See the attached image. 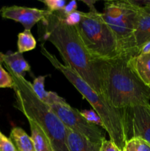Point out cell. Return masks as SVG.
I'll use <instances>...</instances> for the list:
<instances>
[{
	"mask_svg": "<svg viewBox=\"0 0 150 151\" xmlns=\"http://www.w3.org/2000/svg\"><path fill=\"white\" fill-rule=\"evenodd\" d=\"M42 38L58 50L65 65L79 75L96 92L102 94L99 62L85 49L76 27L68 25L57 12L41 21Z\"/></svg>",
	"mask_w": 150,
	"mask_h": 151,
	"instance_id": "obj_1",
	"label": "cell"
},
{
	"mask_svg": "<svg viewBox=\"0 0 150 151\" xmlns=\"http://www.w3.org/2000/svg\"><path fill=\"white\" fill-rule=\"evenodd\" d=\"M129 58L98 60L102 95L116 109L150 105V89L134 72Z\"/></svg>",
	"mask_w": 150,
	"mask_h": 151,
	"instance_id": "obj_2",
	"label": "cell"
},
{
	"mask_svg": "<svg viewBox=\"0 0 150 151\" xmlns=\"http://www.w3.org/2000/svg\"><path fill=\"white\" fill-rule=\"evenodd\" d=\"M41 52L90 103L93 110L101 118L103 129L108 134L110 139L122 150L127 141L125 126V109H119L113 107L102 94L96 92L76 72L60 63L54 55L44 47V44L41 46Z\"/></svg>",
	"mask_w": 150,
	"mask_h": 151,
	"instance_id": "obj_3",
	"label": "cell"
},
{
	"mask_svg": "<svg viewBox=\"0 0 150 151\" xmlns=\"http://www.w3.org/2000/svg\"><path fill=\"white\" fill-rule=\"evenodd\" d=\"M14 82L16 107L27 119L38 124L51 141L54 151H69L66 145L67 128L49 105L34 92L32 83L8 70Z\"/></svg>",
	"mask_w": 150,
	"mask_h": 151,
	"instance_id": "obj_4",
	"label": "cell"
},
{
	"mask_svg": "<svg viewBox=\"0 0 150 151\" xmlns=\"http://www.w3.org/2000/svg\"><path fill=\"white\" fill-rule=\"evenodd\" d=\"M140 7L138 1L131 0L104 2L103 17L116 38L119 57L138 55L135 31Z\"/></svg>",
	"mask_w": 150,
	"mask_h": 151,
	"instance_id": "obj_5",
	"label": "cell"
},
{
	"mask_svg": "<svg viewBox=\"0 0 150 151\" xmlns=\"http://www.w3.org/2000/svg\"><path fill=\"white\" fill-rule=\"evenodd\" d=\"M76 28L85 49L94 60H108L119 57L116 38L102 13L97 11L95 7L88 12H82V19Z\"/></svg>",
	"mask_w": 150,
	"mask_h": 151,
	"instance_id": "obj_6",
	"label": "cell"
},
{
	"mask_svg": "<svg viewBox=\"0 0 150 151\" xmlns=\"http://www.w3.org/2000/svg\"><path fill=\"white\" fill-rule=\"evenodd\" d=\"M50 107L68 129L95 142H102L106 139L104 129L87 121L80 111L72 108L67 102L53 104Z\"/></svg>",
	"mask_w": 150,
	"mask_h": 151,
	"instance_id": "obj_7",
	"label": "cell"
},
{
	"mask_svg": "<svg viewBox=\"0 0 150 151\" xmlns=\"http://www.w3.org/2000/svg\"><path fill=\"white\" fill-rule=\"evenodd\" d=\"M127 140L140 138L150 145V105H138L125 109Z\"/></svg>",
	"mask_w": 150,
	"mask_h": 151,
	"instance_id": "obj_8",
	"label": "cell"
},
{
	"mask_svg": "<svg viewBox=\"0 0 150 151\" xmlns=\"http://www.w3.org/2000/svg\"><path fill=\"white\" fill-rule=\"evenodd\" d=\"M51 13L47 10L12 5L0 9V15L4 19H11L21 24L24 30H29L34 25L44 20Z\"/></svg>",
	"mask_w": 150,
	"mask_h": 151,
	"instance_id": "obj_9",
	"label": "cell"
},
{
	"mask_svg": "<svg viewBox=\"0 0 150 151\" xmlns=\"http://www.w3.org/2000/svg\"><path fill=\"white\" fill-rule=\"evenodd\" d=\"M66 145L69 151H100L101 142H95L69 130L66 132Z\"/></svg>",
	"mask_w": 150,
	"mask_h": 151,
	"instance_id": "obj_10",
	"label": "cell"
},
{
	"mask_svg": "<svg viewBox=\"0 0 150 151\" xmlns=\"http://www.w3.org/2000/svg\"><path fill=\"white\" fill-rule=\"evenodd\" d=\"M129 64L145 85L150 84V54H138L129 58Z\"/></svg>",
	"mask_w": 150,
	"mask_h": 151,
	"instance_id": "obj_11",
	"label": "cell"
},
{
	"mask_svg": "<svg viewBox=\"0 0 150 151\" xmlns=\"http://www.w3.org/2000/svg\"><path fill=\"white\" fill-rule=\"evenodd\" d=\"M46 77V75H41L33 79L32 86L37 97L49 106L56 103H66V100L59 96L57 93L54 91H46L44 85H45V80Z\"/></svg>",
	"mask_w": 150,
	"mask_h": 151,
	"instance_id": "obj_12",
	"label": "cell"
},
{
	"mask_svg": "<svg viewBox=\"0 0 150 151\" xmlns=\"http://www.w3.org/2000/svg\"><path fill=\"white\" fill-rule=\"evenodd\" d=\"M3 62L7 69L13 73L24 78L25 73L30 72V65L25 60L22 53L19 52H8L4 55Z\"/></svg>",
	"mask_w": 150,
	"mask_h": 151,
	"instance_id": "obj_13",
	"label": "cell"
},
{
	"mask_svg": "<svg viewBox=\"0 0 150 151\" xmlns=\"http://www.w3.org/2000/svg\"><path fill=\"white\" fill-rule=\"evenodd\" d=\"M31 131V139L35 151H54L51 141L44 130L31 119H27Z\"/></svg>",
	"mask_w": 150,
	"mask_h": 151,
	"instance_id": "obj_14",
	"label": "cell"
},
{
	"mask_svg": "<svg viewBox=\"0 0 150 151\" xmlns=\"http://www.w3.org/2000/svg\"><path fill=\"white\" fill-rule=\"evenodd\" d=\"M10 138L14 143L18 151H35L30 136L20 127L12 128Z\"/></svg>",
	"mask_w": 150,
	"mask_h": 151,
	"instance_id": "obj_15",
	"label": "cell"
},
{
	"mask_svg": "<svg viewBox=\"0 0 150 151\" xmlns=\"http://www.w3.org/2000/svg\"><path fill=\"white\" fill-rule=\"evenodd\" d=\"M37 41L29 30H24L18 35V52L23 54L25 52L35 49Z\"/></svg>",
	"mask_w": 150,
	"mask_h": 151,
	"instance_id": "obj_16",
	"label": "cell"
},
{
	"mask_svg": "<svg viewBox=\"0 0 150 151\" xmlns=\"http://www.w3.org/2000/svg\"><path fill=\"white\" fill-rule=\"evenodd\" d=\"M122 151H150V145L140 138H131L126 141Z\"/></svg>",
	"mask_w": 150,
	"mask_h": 151,
	"instance_id": "obj_17",
	"label": "cell"
},
{
	"mask_svg": "<svg viewBox=\"0 0 150 151\" xmlns=\"http://www.w3.org/2000/svg\"><path fill=\"white\" fill-rule=\"evenodd\" d=\"M40 1L45 4L47 10L51 13L60 11L66 5V1L65 0H40Z\"/></svg>",
	"mask_w": 150,
	"mask_h": 151,
	"instance_id": "obj_18",
	"label": "cell"
},
{
	"mask_svg": "<svg viewBox=\"0 0 150 151\" xmlns=\"http://www.w3.org/2000/svg\"><path fill=\"white\" fill-rule=\"evenodd\" d=\"M82 116L91 123L97 125L103 129V123L101 118L94 110H83L80 111Z\"/></svg>",
	"mask_w": 150,
	"mask_h": 151,
	"instance_id": "obj_19",
	"label": "cell"
},
{
	"mask_svg": "<svg viewBox=\"0 0 150 151\" xmlns=\"http://www.w3.org/2000/svg\"><path fill=\"white\" fill-rule=\"evenodd\" d=\"M14 82L9 72H7L0 64V88H13Z\"/></svg>",
	"mask_w": 150,
	"mask_h": 151,
	"instance_id": "obj_20",
	"label": "cell"
},
{
	"mask_svg": "<svg viewBox=\"0 0 150 151\" xmlns=\"http://www.w3.org/2000/svg\"><path fill=\"white\" fill-rule=\"evenodd\" d=\"M60 16H62V18L63 19L64 22L67 24L69 26L72 27H76L80 23L81 19H82V11H76L73 12V13H70L69 15H66V16H63L62 15L60 12H57Z\"/></svg>",
	"mask_w": 150,
	"mask_h": 151,
	"instance_id": "obj_21",
	"label": "cell"
},
{
	"mask_svg": "<svg viewBox=\"0 0 150 151\" xmlns=\"http://www.w3.org/2000/svg\"><path fill=\"white\" fill-rule=\"evenodd\" d=\"M0 151H18L10 137L0 131Z\"/></svg>",
	"mask_w": 150,
	"mask_h": 151,
	"instance_id": "obj_22",
	"label": "cell"
},
{
	"mask_svg": "<svg viewBox=\"0 0 150 151\" xmlns=\"http://www.w3.org/2000/svg\"><path fill=\"white\" fill-rule=\"evenodd\" d=\"M100 151H122L111 140L104 139L101 142V150Z\"/></svg>",
	"mask_w": 150,
	"mask_h": 151,
	"instance_id": "obj_23",
	"label": "cell"
},
{
	"mask_svg": "<svg viewBox=\"0 0 150 151\" xmlns=\"http://www.w3.org/2000/svg\"><path fill=\"white\" fill-rule=\"evenodd\" d=\"M76 9H77V2H76V1H71L69 3H68V4L65 6L64 8L59 12H60L62 15H63V16H66V15H69L70 14V13L77 10Z\"/></svg>",
	"mask_w": 150,
	"mask_h": 151,
	"instance_id": "obj_24",
	"label": "cell"
},
{
	"mask_svg": "<svg viewBox=\"0 0 150 151\" xmlns=\"http://www.w3.org/2000/svg\"><path fill=\"white\" fill-rule=\"evenodd\" d=\"M138 54H150V41L146 43L141 47Z\"/></svg>",
	"mask_w": 150,
	"mask_h": 151,
	"instance_id": "obj_25",
	"label": "cell"
},
{
	"mask_svg": "<svg viewBox=\"0 0 150 151\" xmlns=\"http://www.w3.org/2000/svg\"><path fill=\"white\" fill-rule=\"evenodd\" d=\"M82 2H84L85 4H86L89 7V9L91 7H94V4L96 3V1H82Z\"/></svg>",
	"mask_w": 150,
	"mask_h": 151,
	"instance_id": "obj_26",
	"label": "cell"
},
{
	"mask_svg": "<svg viewBox=\"0 0 150 151\" xmlns=\"http://www.w3.org/2000/svg\"><path fill=\"white\" fill-rule=\"evenodd\" d=\"M143 3H144V4H145V5L147 7V8H148V10H149V15H150V1H144Z\"/></svg>",
	"mask_w": 150,
	"mask_h": 151,
	"instance_id": "obj_27",
	"label": "cell"
},
{
	"mask_svg": "<svg viewBox=\"0 0 150 151\" xmlns=\"http://www.w3.org/2000/svg\"><path fill=\"white\" fill-rule=\"evenodd\" d=\"M4 53L1 52H0V64H1V63H3V58H4Z\"/></svg>",
	"mask_w": 150,
	"mask_h": 151,
	"instance_id": "obj_28",
	"label": "cell"
},
{
	"mask_svg": "<svg viewBox=\"0 0 150 151\" xmlns=\"http://www.w3.org/2000/svg\"><path fill=\"white\" fill-rule=\"evenodd\" d=\"M148 87H149V89H150V84H149V85L148 86Z\"/></svg>",
	"mask_w": 150,
	"mask_h": 151,
	"instance_id": "obj_29",
	"label": "cell"
}]
</instances>
